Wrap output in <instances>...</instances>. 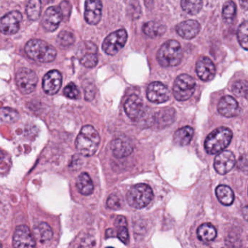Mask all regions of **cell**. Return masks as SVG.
I'll return each mask as SVG.
<instances>
[{
    "label": "cell",
    "mask_w": 248,
    "mask_h": 248,
    "mask_svg": "<svg viewBox=\"0 0 248 248\" xmlns=\"http://www.w3.org/2000/svg\"><path fill=\"white\" fill-rule=\"evenodd\" d=\"M125 110L131 120L136 121L142 112V100L135 94L130 96L125 102Z\"/></svg>",
    "instance_id": "cell-20"
},
{
    "label": "cell",
    "mask_w": 248,
    "mask_h": 248,
    "mask_svg": "<svg viewBox=\"0 0 248 248\" xmlns=\"http://www.w3.org/2000/svg\"><path fill=\"white\" fill-rule=\"evenodd\" d=\"M4 157H5V155H4L3 152H1V150H0V163L4 160Z\"/></svg>",
    "instance_id": "cell-43"
},
{
    "label": "cell",
    "mask_w": 248,
    "mask_h": 248,
    "mask_svg": "<svg viewBox=\"0 0 248 248\" xmlns=\"http://www.w3.org/2000/svg\"><path fill=\"white\" fill-rule=\"evenodd\" d=\"M84 94H85V99L87 100H92L95 97L96 94V89L93 84H90L86 87L84 90Z\"/></svg>",
    "instance_id": "cell-40"
},
{
    "label": "cell",
    "mask_w": 248,
    "mask_h": 248,
    "mask_svg": "<svg viewBox=\"0 0 248 248\" xmlns=\"http://www.w3.org/2000/svg\"><path fill=\"white\" fill-rule=\"evenodd\" d=\"M196 72L201 80L208 81L215 77L216 69L214 62L210 58L202 57L197 62Z\"/></svg>",
    "instance_id": "cell-17"
},
{
    "label": "cell",
    "mask_w": 248,
    "mask_h": 248,
    "mask_svg": "<svg viewBox=\"0 0 248 248\" xmlns=\"http://www.w3.org/2000/svg\"><path fill=\"white\" fill-rule=\"evenodd\" d=\"M19 119V113L17 110L10 108H0V121L5 123H14Z\"/></svg>",
    "instance_id": "cell-31"
},
{
    "label": "cell",
    "mask_w": 248,
    "mask_h": 248,
    "mask_svg": "<svg viewBox=\"0 0 248 248\" xmlns=\"http://www.w3.org/2000/svg\"><path fill=\"white\" fill-rule=\"evenodd\" d=\"M176 118V111L174 109H164L157 113L156 116V123L160 126L165 127L174 122Z\"/></svg>",
    "instance_id": "cell-28"
},
{
    "label": "cell",
    "mask_w": 248,
    "mask_h": 248,
    "mask_svg": "<svg viewBox=\"0 0 248 248\" xmlns=\"http://www.w3.org/2000/svg\"><path fill=\"white\" fill-rule=\"evenodd\" d=\"M232 92L235 95L238 97H247L248 83L246 81L240 80L234 83L232 87Z\"/></svg>",
    "instance_id": "cell-35"
},
{
    "label": "cell",
    "mask_w": 248,
    "mask_h": 248,
    "mask_svg": "<svg viewBox=\"0 0 248 248\" xmlns=\"http://www.w3.org/2000/svg\"><path fill=\"white\" fill-rule=\"evenodd\" d=\"M60 9H61V13H62L63 18L69 17L70 13H71V5H70L68 1H63L60 4Z\"/></svg>",
    "instance_id": "cell-39"
},
{
    "label": "cell",
    "mask_w": 248,
    "mask_h": 248,
    "mask_svg": "<svg viewBox=\"0 0 248 248\" xmlns=\"http://www.w3.org/2000/svg\"><path fill=\"white\" fill-rule=\"evenodd\" d=\"M157 58L161 66L172 67L179 65L183 58L180 43L176 40L167 41L159 49Z\"/></svg>",
    "instance_id": "cell-4"
},
{
    "label": "cell",
    "mask_w": 248,
    "mask_h": 248,
    "mask_svg": "<svg viewBox=\"0 0 248 248\" xmlns=\"http://www.w3.org/2000/svg\"><path fill=\"white\" fill-rule=\"evenodd\" d=\"M75 42L74 34L70 31H63L57 37V43L62 48L71 46Z\"/></svg>",
    "instance_id": "cell-32"
},
{
    "label": "cell",
    "mask_w": 248,
    "mask_h": 248,
    "mask_svg": "<svg viewBox=\"0 0 248 248\" xmlns=\"http://www.w3.org/2000/svg\"><path fill=\"white\" fill-rule=\"evenodd\" d=\"M15 248H34L35 239L29 227L20 225L16 228L13 239Z\"/></svg>",
    "instance_id": "cell-10"
},
{
    "label": "cell",
    "mask_w": 248,
    "mask_h": 248,
    "mask_svg": "<svg viewBox=\"0 0 248 248\" xmlns=\"http://www.w3.org/2000/svg\"><path fill=\"white\" fill-rule=\"evenodd\" d=\"M154 198L152 189L146 184L132 186L127 194V201L131 207L137 209L147 206Z\"/></svg>",
    "instance_id": "cell-5"
},
{
    "label": "cell",
    "mask_w": 248,
    "mask_h": 248,
    "mask_svg": "<svg viewBox=\"0 0 248 248\" xmlns=\"http://www.w3.org/2000/svg\"><path fill=\"white\" fill-rule=\"evenodd\" d=\"M61 84L62 75L57 70H52L44 77L42 87L46 94L53 95L59 91Z\"/></svg>",
    "instance_id": "cell-16"
},
{
    "label": "cell",
    "mask_w": 248,
    "mask_h": 248,
    "mask_svg": "<svg viewBox=\"0 0 248 248\" xmlns=\"http://www.w3.org/2000/svg\"><path fill=\"white\" fill-rule=\"evenodd\" d=\"M111 149L114 155L117 158H122L130 155L132 152L131 142L126 139L117 138L113 140L111 144Z\"/></svg>",
    "instance_id": "cell-21"
},
{
    "label": "cell",
    "mask_w": 248,
    "mask_h": 248,
    "mask_svg": "<svg viewBox=\"0 0 248 248\" xmlns=\"http://www.w3.org/2000/svg\"><path fill=\"white\" fill-rule=\"evenodd\" d=\"M28 56L40 62H52L55 60L57 51L53 46L40 39H32L25 46Z\"/></svg>",
    "instance_id": "cell-3"
},
{
    "label": "cell",
    "mask_w": 248,
    "mask_h": 248,
    "mask_svg": "<svg viewBox=\"0 0 248 248\" xmlns=\"http://www.w3.org/2000/svg\"><path fill=\"white\" fill-rule=\"evenodd\" d=\"M147 98L151 103L161 104L170 99L168 88L163 83L155 81L149 85L147 92Z\"/></svg>",
    "instance_id": "cell-11"
},
{
    "label": "cell",
    "mask_w": 248,
    "mask_h": 248,
    "mask_svg": "<svg viewBox=\"0 0 248 248\" xmlns=\"http://www.w3.org/2000/svg\"><path fill=\"white\" fill-rule=\"evenodd\" d=\"M115 225L116 227H123V226L127 227V221L125 217H122V216L117 217V218H116V221H115Z\"/></svg>",
    "instance_id": "cell-41"
},
{
    "label": "cell",
    "mask_w": 248,
    "mask_h": 248,
    "mask_svg": "<svg viewBox=\"0 0 248 248\" xmlns=\"http://www.w3.org/2000/svg\"><path fill=\"white\" fill-rule=\"evenodd\" d=\"M107 207L110 209L118 210L122 206V202H121L120 198L115 194H112L108 198Z\"/></svg>",
    "instance_id": "cell-37"
},
{
    "label": "cell",
    "mask_w": 248,
    "mask_h": 248,
    "mask_svg": "<svg viewBox=\"0 0 248 248\" xmlns=\"http://www.w3.org/2000/svg\"><path fill=\"white\" fill-rule=\"evenodd\" d=\"M248 26L247 20L241 23L237 31V39L243 49H248Z\"/></svg>",
    "instance_id": "cell-33"
},
{
    "label": "cell",
    "mask_w": 248,
    "mask_h": 248,
    "mask_svg": "<svg viewBox=\"0 0 248 248\" xmlns=\"http://www.w3.org/2000/svg\"><path fill=\"white\" fill-rule=\"evenodd\" d=\"M217 231L214 226L209 223L202 224L198 230V236L199 240L205 243L215 240Z\"/></svg>",
    "instance_id": "cell-27"
},
{
    "label": "cell",
    "mask_w": 248,
    "mask_h": 248,
    "mask_svg": "<svg viewBox=\"0 0 248 248\" xmlns=\"http://www.w3.org/2000/svg\"><path fill=\"white\" fill-rule=\"evenodd\" d=\"M182 7L188 14L195 16L202 10V0H182Z\"/></svg>",
    "instance_id": "cell-30"
},
{
    "label": "cell",
    "mask_w": 248,
    "mask_h": 248,
    "mask_svg": "<svg viewBox=\"0 0 248 248\" xmlns=\"http://www.w3.org/2000/svg\"><path fill=\"white\" fill-rule=\"evenodd\" d=\"M100 141V136L94 127L84 125L77 136L76 148L82 155L90 157L97 151Z\"/></svg>",
    "instance_id": "cell-1"
},
{
    "label": "cell",
    "mask_w": 248,
    "mask_h": 248,
    "mask_svg": "<svg viewBox=\"0 0 248 248\" xmlns=\"http://www.w3.org/2000/svg\"><path fill=\"white\" fill-rule=\"evenodd\" d=\"M237 7L235 3L233 1H227L223 7L222 16L227 21H232L236 16Z\"/></svg>",
    "instance_id": "cell-34"
},
{
    "label": "cell",
    "mask_w": 248,
    "mask_h": 248,
    "mask_svg": "<svg viewBox=\"0 0 248 248\" xmlns=\"http://www.w3.org/2000/svg\"><path fill=\"white\" fill-rule=\"evenodd\" d=\"M22 19L20 12H10L0 18V31L5 35L16 34L20 29Z\"/></svg>",
    "instance_id": "cell-9"
},
{
    "label": "cell",
    "mask_w": 248,
    "mask_h": 248,
    "mask_svg": "<svg viewBox=\"0 0 248 248\" xmlns=\"http://www.w3.org/2000/svg\"><path fill=\"white\" fill-rule=\"evenodd\" d=\"M0 248H1V244L0 243Z\"/></svg>",
    "instance_id": "cell-45"
},
{
    "label": "cell",
    "mask_w": 248,
    "mask_h": 248,
    "mask_svg": "<svg viewBox=\"0 0 248 248\" xmlns=\"http://www.w3.org/2000/svg\"><path fill=\"white\" fill-rule=\"evenodd\" d=\"M63 20L62 13L59 7H50L47 9L42 17V25L48 31L56 30Z\"/></svg>",
    "instance_id": "cell-14"
},
{
    "label": "cell",
    "mask_w": 248,
    "mask_h": 248,
    "mask_svg": "<svg viewBox=\"0 0 248 248\" xmlns=\"http://www.w3.org/2000/svg\"><path fill=\"white\" fill-rule=\"evenodd\" d=\"M218 110L223 116L227 118L234 117L239 113L238 103L231 96H224L218 103Z\"/></svg>",
    "instance_id": "cell-19"
},
{
    "label": "cell",
    "mask_w": 248,
    "mask_h": 248,
    "mask_svg": "<svg viewBox=\"0 0 248 248\" xmlns=\"http://www.w3.org/2000/svg\"><path fill=\"white\" fill-rule=\"evenodd\" d=\"M16 84L23 94H30L34 91L38 78L34 71L27 68H22L17 71L16 77Z\"/></svg>",
    "instance_id": "cell-8"
},
{
    "label": "cell",
    "mask_w": 248,
    "mask_h": 248,
    "mask_svg": "<svg viewBox=\"0 0 248 248\" xmlns=\"http://www.w3.org/2000/svg\"><path fill=\"white\" fill-rule=\"evenodd\" d=\"M97 51V46L93 42H84L79 51L81 64L86 68H93L96 66L99 61Z\"/></svg>",
    "instance_id": "cell-12"
},
{
    "label": "cell",
    "mask_w": 248,
    "mask_h": 248,
    "mask_svg": "<svg viewBox=\"0 0 248 248\" xmlns=\"http://www.w3.org/2000/svg\"><path fill=\"white\" fill-rule=\"evenodd\" d=\"M114 235V231L113 230H112V229H109V230H108L107 231H106V237H112V236Z\"/></svg>",
    "instance_id": "cell-42"
},
{
    "label": "cell",
    "mask_w": 248,
    "mask_h": 248,
    "mask_svg": "<svg viewBox=\"0 0 248 248\" xmlns=\"http://www.w3.org/2000/svg\"><path fill=\"white\" fill-rule=\"evenodd\" d=\"M101 0H86L84 7V19L90 25H96L102 17Z\"/></svg>",
    "instance_id": "cell-15"
},
{
    "label": "cell",
    "mask_w": 248,
    "mask_h": 248,
    "mask_svg": "<svg viewBox=\"0 0 248 248\" xmlns=\"http://www.w3.org/2000/svg\"><path fill=\"white\" fill-rule=\"evenodd\" d=\"M52 1H53V0H45V2H50Z\"/></svg>",
    "instance_id": "cell-44"
},
{
    "label": "cell",
    "mask_w": 248,
    "mask_h": 248,
    "mask_svg": "<svg viewBox=\"0 0 248 248\" xmlns=\"http://www.w3.org/2000/svg\"><path fill=\"white\" fill-rule=\"evenodd\" d=\"M118 229L117 237L122 243L124 244L128 245L129 242V233H128V229L125 226L123 227H116Z\"/></svg>",
    "instance_id": "cell-38"
},
{
    "label": "cell",
    "mask_w": 248,
    "mask_h": 248,
    "mask_svg": "<svg viewBox=\"0 0 248 248\" xmlns=\"http://www.w3.org/2000/svg\"><path fill=\"white\" fill-rule=\"evenodd\" d=\"M167 30V28L163 23L156 21H149L143 26L142 31L147 36L151 38L163 36Z\"/></svg>",
    "instance_id": "cell-22"
},
{
    "label": "cell",
    "mask_w": 248,
    "mask_h": 248,
    "mask_svg": "<svg viewBox=\"0 0 248 248\" xmlns=\"http://www.w3.org/2000/svg\"><path fill=\"white\" fill-rule=\"evenodd\" d=\"M76 186L79 192L83 195H90L93 193L94 186L90 176L87 173H82L78 176Z\"/></svg>",
    "instance_id": "cell-25"
},
{
    "label": "cell",
    "mask_w": 248,
    "mask_h": 248,
    "mask_svg": "<svg viewBox=\"0 0 248 248\" xmlns=\"http://www.w3.org/2000/svg\"><path fill=\"white\" fill-rule=\"evenodd\" d=\"M233 133L227 127L216 128L207 137L205 149L210 155L217 154L224 151L231 143Z\"/></svg>",
    "instance_id": "cell-2"
},
{
    "label": "cell",
    "mask_w": 248,
    "mask_h": 248,
    "mask_svg": "<svg viewBox=\"0 0 248 248\" xmlns=\"http://www.w3.org/2000/svg\"><path fill=\"white\" fill-rule=\"evenodd\" d=\"M128 33L125 29H119L109 34L103 41L102 49L109 55H115L125 46Z\"/></svg>",
    "instance_id": "cell-7"
},
{
    "label": "cell",
    "mask_w": 248,
    "mask_h": 248,
    "mask_svg": "<svg viewBox=\"0 0 248 248\" xmlns=\"http://www.w3.org/2000/svg\"><path fill=\"white\" fill-rule=\"evenodd\" d=\"M193 128L191 126H184L178 130L174 134V142L179 146H186L190 143L194 136Z\"/></svg>",
    "instance_id": "cell-23"
},
{
    "label": "cell",
    "mask_w": 248,
    "mask_h": 248,
    "mask_svg": "<svg viewBox=\"0 0 248 248\" xmlns=\"http://www.w3.org/2000/svg\"><path fill=\"white\" fill-rule=\"evenodd\" d=\"M215 195L219 202L223 205L228 206L234 202V192L227 185H219L215 189Z\"/></svg>",
    "instance_id": "cell-26"
},
{
    "label": "cell",
    "mask_w": 248,
    "mask_h": 248,
    "mask_svg": "<svg viewBox=\"0 0 248 248\" xmlns=\"http://www.w3.org/2000/svg\"><path fill=\"white\" fill-rule=\"evenodd\" d=\"M201 26L197 20H188L176 26V32L183 39H192L200 31Z\"/></svg>",
    "instance_id": "cell-18"
},
{
    "label": "cell",
    "mask_w": 248,
    "mask_h": 248,
    "mask_svg": "<svg viewBox=\"0 0 248 248\" xmlns=\"http://www.w3.org/2000/svg\"><path fill=\"white\" fill-rule=\"evenodd\" d=\"M236 159L234 155L229 150H224L218 153L214 160V168L217 173L225 175L235 166Z\"/></svg>",
    "instance_id": "cell-13"
},
{
    "label": "cell",
    "mask_w": 248,
    "mask_h": 248,
    "mask_svg": "<svg viewBox=\"0 0 248 248\" xmlns=\"http://www.w3.org/2000/svg\"><path fill=\"white\" fill-rule=\"evenodd\" d=\"M64 94L68 98L77 100L80 97V90L74 83H69L64 90Z\"/></svg>",
    "instance_id": "cell-36"
},
{
    "label": "cell",
    "mask_w": 248,
    "mask_h": 248,
    "mask_svg": "<svg viewBox=\"0 0 248 248\" xmlns=\"http://www.w3.org/2000/svg\"><path fill=\"white\" fill-rule=\"evenodd\" d=\"M42 11L41 0H30L26 6V14L30 20H37Z\"/></svg>",
    "instance_id": "cell-29"
},
{
    "label": "cell",
    "mask_w": 248,
    "mask_h": 248,
    "mask_svg": "<svg viewBox=\"0 0 248 248\" xmlns=\"http://www.w3.org/2000/svg\"><path fill=\"white\" fill-rule=\"evenodd\" d=\"M33 237L41 243H46L52 239L53 232L46 223H40L33 228Z\"/></svg>",
    "instance_id": "cell-24"
},
{
    "label": "cell",
    "mask_w": 248,
    "mask_h": 248,
    "mask_svg": "<svg viewBox=\"0 0 248 248\" xmlns=\"http://www.w3.org/2000/svg\"><path fill=\"white\" fill-rule=\"evenodd\" d=\"M195 88L196 82L195 79L187 74H182L175 81L173 95L179 101H185L192 97L195 93Z\"/></svg>",
    "instance_id": "cell-6"
},
{
    "label": "cell",
    "mask_w": 248,
    "mask_h": 248,
    "mask_svg": "<svg viewBox=\"0 0 248 248\" xmlns=\"http://www.w3.org/2000/svg\"><path fill=\"white\" fill-rule=\"evenodd\" d=\"M112 248V247H108V248Z\"/></svg>",
    "instance_id": "cell-46"
}]
</instances>
